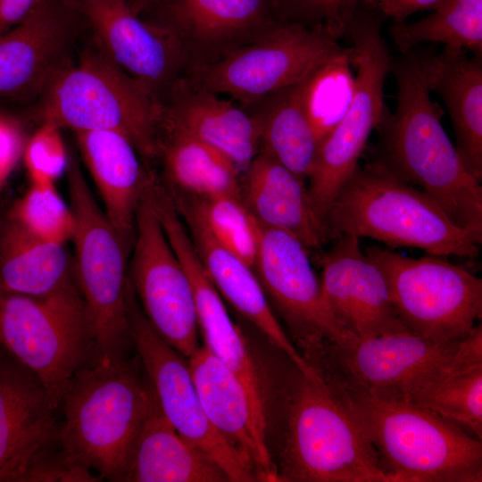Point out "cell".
Here are the masks:
<instances>
[{"label": "cell", "mask_w": 482, "mask_h": 482, "mask_svg": "<svg viewBox=\"0 0 482 482\" xmlns=\"http://www.w3.org/2000/svg\"><path fill=\"white\" fill-rule=\"evenodd\" d=\"M325 381L374 448L388 482L482 481V441L454 423L411 402Z\"/></svg>", "instance_id": "cell-1"}, {"label": "cell", "mask_w": 482, "mask_h": 482, "mask_svg": "<svg viewBox=\"0 0 482 482\" xmlns=\"http://www.w3.org/2000/svg\"><path fill=\"white\" fill-rule=\"evenodd\" d=\"M137 360L96 362L80 368L62 397V452L103 480L125 482L153 387Z\"/></svg>", "instance_id": "cell-2"}, {"label": "cell", "mask_w": 482, "mask_h": 482, "mask_svg": "<svg viewBox=\"0 0 482 482\" xmlns=\"http://www.w3.org/2000/svg\"><path fill=\"white\" fill-rule=\"evenodd\" d=\"M293 371L281 402L280 481L388 482L374 448L320 372Z\"/></svg>", "instance_id": "cell-3"}, {"label": "cell", "mask_w": 482, "mask_h": 482, "mask_svg": "<svg viewBox=\"0 0 482 482\" xmlns=\"http://www.w3.org/2000/svg\"><path fill=\"white\" fill-rule=\"evenodd\" d=\"M335 239L341 234L378 240L390 249L473 259L479 244L454 226L421 189L378 165L357 166L331 203L323 220Z\"/></svg>", "instance_id": "cell-4"}, {"label": "cell", "mask_w": 482, "mask_h": 482, "mask_svg": "<svg viewBox=\"0 0 482 482\" xmlns=\"http://www.w3.org/2000/svg\"><path fill=\"white\" fill-rule=\"evenodd\" d=\"M41 92V123L76 131H114L127 137L151 167L157 160L160 103L127 75L93 37Z\"/></svg>", "instance_id": "cell-5"}, {"label": "cell", "mask_w": 482, "mask_h": 482, "mask_svg": "<svg viewBox=\"0 0 482 482\" xmlns=\"http://www.w3.org/2000/svg\"><path fill=\"white\" fill-rule=\"evenodd\" d=\"M386 20L378 0H361L345 36L352 43L350 58L356 69L352 99L340 121L319 143L307 177L310 199L321 221L359 165L386 104L384 85L391 55L381 29Z\"/></svg>", "instance_id": "cell-6"}, {"label": "cell", "mask_w": 482, "mask_h": 482, "mask_svg": "<svg viewBox=\"0 0 482 482\" xmlns=\"http://www.w3.org/2000/svg\"><path fill=\"white\" fill-rule=\"evenodd\" d=\"M70 207L75 219V278L93 341L95 362L127 358L131 337L126 291L131 251L108 220L72 158L68 165Z\"/></svg>", "instance_id": "cell-7"}, {"label": "cell", "mask_w": 482, "mask_h": 482, "mask_svg": "<svg viewBox=\"0 0 482 482\" xmlns=\"http://www.w3.org/2000/svg\"><path fill=\"white\" fill-rule=\"evenodd\" d=\"M0 345L38 378L53 407H60L74 374L95 363L75 276L42 296L0 293Z\"/></svg>", "instance_id": "cell-8"}, {"label": "cell", "mask_w": 482, "mask_h": 482, "mask_svg": "<svg viewBox=\"0 0 482 482\" xmlns=\"http://www.w3.org/2000/svg\"><path fill=\"white\" fill-rule=\"evenodd\" d=\"M364 252L383 272L397 316L409 331L447 344L464 339L482 316V279L445 256L406 257L388 248Z\"/></svg>", "instance_id": "cell-9"}, {"label": "cell", "mask_w": 482, "mask_h": 482, "mask_svg": "<svg viewBox=\"0 0 482 482\" xmlns=\"http://www.w3.org/2000/svg\"><path fill=\"white\" fill-rule=\"evenodd\" d=\"M345 49L320 27L277 22L257 38L183 76L247 107L297 84Z\"/></svg>", "instance_id": "cell-10"}, {"label": "cell", "mask_w": 482, "mask_h": 482, "mask_svg": "<svg viewBox=\"0 0 482 482\" xmlns=\"http://www.w3.org/2000/svg\"><path fill=\"white\" fill-rule=\"evenodd\" d=\"M129 333L160 408L172 427L212 459L232 482L257 481L252 467L214 428L202 406L187 358L154 329L128 280Z\"/></svg>", "instance_id": "cell-11"}, {"label": "cell", "mask_w": 482, "mask_h": 482, "mask_svg": "<svg viewBox=\"0 0 482 482\" xmlns=\"http://www.w3.org/2000/svg\"><path fill=\"white\" fill-rule=\"evenodd\" d=\"M149 187L137 211L128 277L154 329L189 358L200 346L194 292L154 209Z\"/></svg>", "instance_id": "cell-12"}, {"label": "cell", "mask_w": 482, "mask_h": 482, "mask_svg": "<svg viewBox=\"0 0 482 482\" xmlns=\"http://www.w3.org/2000/svg\"><path fill=\"white\" fill-rule=\"evenodd\" d=\"M459 341L438 344L404 329L321 341L303 349L302 354L328 381L378 398L405 401L413 383Z\"/></svg>", "instance_id": "cell-13"}, {"label": "cell", "mask_w": 482, "mask_h": 482, "mask_svg": "<svg viewBox=\"0 0 482 482\" xmlns=\"http://www.w3.org/2000/svg\"><path fill=\"white\" fill-rule=\"evenodd\" d=\"M260 226L253 269L269 302L274 304L298 345L303 349L321 341L355 338L328 311L321 280L306 246L286 230Z\"/></svg>", "instance_id": "cell-14"}, {"label": "cell", "mask_w": 482, "mask_h": 482, "mask_svg": "<svg viewBox=\"0 0 482 482\" xmlns=\"http://www.w3.org/2000/svg\"><path fill=\"white\" fill-rule=\"evenodd\" d=\"M54 411L38 378L5 351L0 357V482H44L61 450Z\"/></svg>", "instance_id": "cell-15"}, {"label": "cell", "mask_w": 482, "mask_h": 482, "mask_svg": "<svg viewBox=\"0 0 482 482\" xmlns=\"http://www.w3.org/2000/svg\"><path fill=\"white\" fill-rule=\"evenodd\" d=\"M139 16L177 40L184 73L218 60L278 22L270 0H152Z\"/></svg>", "instance_id": "cell-16"}, {"label": "cell", "mask_w": 482, "mask_h": 482, "mask_svg": "<svg viewBox=\"0 0 482 482\" xmlns=\"http://www.w3.org/2000/svg\"><path fill=\"white\" fill-rule=\"evenodd\" d=\"M68 1L111 60L162 104L185 71L177 40L135 14L127 0Z\"/></svg>", "instance_id": "cell-17"}, {"label": "cell", "mask_w": 482, "mask_h": 482, "mask_svg": "<svg viewBox=\"0 0 482 482\" xmlns=\"http://www.w3.org/2000/svg\"><path fill=\"white\" fill-rule=\"evenodd\" d=\"M359 239L341 234L321 253L320 280L328 311L342 328L358 338L406 329L383 272L362 249Z\"/></svg>", "instance_id": "cell-18"}, {"label": "cell", "mask_w": 482, "mask_h": 482, "mask_svg": "<svg viewBox=\"0 0 482 482\" xmlns=\"http://www.w3.org/2000/svg\"><path fill=\"white\" fill-rule=\"evenodd\" d=\"M155 212L190 279L204 345L240 378L259 411L267 416V380L241 330L231 320L221 295L208 278L186 225L168 199L160 200Z\"/></svg>", "instance_id": "cell-19"}, {"label": "cell", "mask_w": 482, "mask_h": 482, "mask_svg": "<svg viewBox=\"0 0 482 482\" xmlns=\"http://www.w3.org/2000/svg\"><path fill=\"white\" fill-rule=\"evenodd\" d=\"M82 17L68 0H44L21 24L0 35V96L40 93L70 60Z\"/></svg>", "instance_id": "cell-20"}, {"label": "cell", "mask_w": 482, "mask_h": 482, "mask_svg": "<svg viewBox=\"0 0 482 482\" xmlns=\"http://www.w3.org/2000/svg\"><path fill=\"white\" fill-rule=\"evenodd\" d=\"M204 411L253 470L257 481H280L267 440V416L240 378L203 345L187 358Z\"/></svg>", "instance_id": "cell-21"}, {"label": "cell", "mask_w": 482, "mask_h": 482, "mask_svg": "<svg viewBox=\"0 0 482 482\" xmlns=\"http://www.w3.org/2000/svg\"><path fill=\"white\" fill-rule=\"evenodd\" d=\"M159 126L179 130L216 148L245 171L261 147V125L232 100L182 76L161 104Z\"/></svg>", "instance_id": "cell-22"}, {"label": "cell", "mask_w": 482, "mask_h": 482, "mask_svg": "<svg viewBox=\"0 0 482 482\" xmlns=\"http://www.w3.org/2000/svg\"><path fill=\"white\" fill-rule=\"evenodd\" d=\"M170 199L187 227L208 278L221 297L250 320L299 370L313 371L314 368L278 322L253 267L222 247L187 202Z\"/></svg>", "instance_id": "cell-23"}, {"label": "cell", "mask_w": 482, "mask_h": 482, "mask_svg": "<svg viewBox=\"0 0 482 482\" xmlns=\"http://www.w3.org/2000/svg\"><path fill=\"white\" fill-rule=\"evenodd\" d=\"M77 142L104 204V213L132 248L139 204L155 179L132 143L118 132L76 131Z\"/></svg>", "instance_id": "cell-24"}, {"label": "cell", "mask_w": 482, "mask_h": 482, "mask_svg": "<svg viewBox=\"0 0 482 482\" xmlns=\"http://www.w3.org/2000/svg\"><path fill=\"white\" fill-rule=\"evenodd\" d=\"M405 401L432 411L482 441V326L431 365Z\"/></svg>", "instance_id": "cell-25"}, {"label": "cell", "mask_w": 482, "mask_h": 482, "mask_svg": "<svg viewBox=\"0 0 482 482\" xmlns=\"http://www.w3.org/2000/svg\"><path fill=\"white\" fill-rule=\"evenodd\" d=\"M242 198L257 221L286 230L309 251L321 252L334 240L316 215L306 182L260 149L245 170Z\"/></svg>", "instance_id": "cell-26"}, {"label": "cell", "mask_w": 482, "mask_h": 482, "mask_svg": "<svg viewBox=\"0 0 482 482\" xmlns=\"http://www.w3.org/2000/svg\"><path fill=\"white\" fill-rule=\"evenodd\" d=\"M430 92L436 93L453 122L455 148L468 171L482 181V57L445 46L427 64Z\"/></svg>", "instance_id": "cell-27"}, {"label": "cell", "mask_w": 482, "mask_h": 482, "mask_svg": "<svg viewBox=\"0 0 482 482\" xmlns=\"http://www.w3.org/2000/svg\"><path fill=\"white\" fill-rule=\"evenodd\" d=\"M224 481V471L167 420L154 392L125 482Z\"/></svg>", "instance_id": "cell-28"}, {"label": "cell", "mask_w": 482, "mask_h": 482, "mask_svg": "<svg viewBox=\"0 0 482 482\" xmlns=\"http://www.w3.org/2000/svg\"><path fill=\"white\" fill-rule=\"evenodd\" d=\"M160 184L169 195H241V170L227 155L179 130L159 126Z\"/></svg>", "instance_id": "cell-29"}, {"label": "cell", "mask_w": 482, "mask_h": 482, "mask_svg": "<svg viewBox=\"0 0 482 482\" xmlns=\"http://www.w3.org/2000/svg\"><path fill=\"white\" fill-rule=\"evenodd\" d=\"M74 276L64 245L37 237L9 212L0 216V293L42 296Z\"/></svg>", "instance_id": "cell-30"}, {"label": "cell", "mask_w": 482, "mask_h": 482, "mask_svg": "<svg viewBox=\"0 0 482 482\" xmlns=\"http://www.w3.org/2000/svg\"><path fill=\"white\" fill-rule=\"evenodd\" d=\"M300 82L243 108L260 122V149L306 182L319 141L303 106Z\"/></svg>", "instance_id": "cell-31"}, {"label": "cell", "mask_w": 482, "mask_h": 482, "mask_svg": "<svg viewBox=\"0 0 482 482\" xmlns=\"http://www.w3.org/2000/svg\"><path fill=\"white\" fill-rule=\"evenodd\" d=\"M386 31L400 53L428 43L482 57V0H451L416 21L392 22Z\"/></svg>", "instance_id": "cell-32"}, {"label": "cell", "mask_w": 482, "mask_h": 482, "mask_svg": "<svg viewBox=\"0 0 482 482\" xmlns=\"http://www.w3.org/2000/svg\"><path fill=\"white\" fill-rule=\"evenodd\" d=\"M351 47L333 55L300 82L303 106L319 143L336 127L351 102L354 76Z\"/></svg>", "instance_id": "cell-33"}, {"label": "cell", "mask_w": 482, "mask_h": 482, "mask_svg": "<svg viewBox=\"0 0 482 482\" xmlns=\"http://www.w3.org/2000/svg\"><path fill=\"white\" fill-rule=\"evenodd\" d=\"M169 196L187 202L222 247L253 266L259 249L261 226L241 195Z\"/></svg>", "instance_id": "cell-34"}, {"label": "cell", "mask_w": 482, "mask_h": 482, "mask_svg": "<svg viewBox=\"0 0 482 482\" xmlns=\"http://www.w3.org/2000/svg\"><path fill=\"white\" fill-rule=\"evenodd\" d=\"M37 237L56 244L72 239L75 219L70 206L58 194L54 183L31 182L8 212Z\"/></svg>", "instance_id": "cell-35"}, {"label": "cell", "mask_w": 482, "mask_h": 482, "mask_svg": "<svg viewBox=\"0 0 482 482\" xmlns=\"http://www.w3.org/2000/svg\"><path fill=\"white\" fill-rule=\"evenodd\" d=\"M361 0H270L278 22L321 28L337 41L345 37Z\"/></svg>", "instance_id": "cell-36"}, {"label": "cell", "mask_w": 482, "mask_h": 482, "mask_svg": "<svg viewBox=\"0 0 482 482\" xmlns=\"http://www.w3.org/2000/svg\"><path fill=\"white\" fill-rule=\"evenodd\" d=\"M24 162L31 182L54 181L68 167L60 128L43 122L25 144Z\"/></svg>", "instance_id": "cell-37"}, {"label": "cell", "mask_w": 482, "mask_h": 482, "mask_svg": "<svg viewBox=\"0 0 482 482\" xmlns=\"http://www.w3.org/2000/svg\"><path fill=\"white\" fill-rule=\"evenodd\" d=\"M25 142L20 127L0 117V192L23 155Z\"/></svg>", "instance_id": "cell-38"}, {"label": "cell", "mask_w": 482, "mask_h": 482, "mask_svg": "<svg viewBox=\"0 0 482 482\" xmlns=\"http://www.w3.org/2000/svg\"><path fill=\"white\" fill-rule=\"evenodd\" d=\"M451 0H378L382 12L392 22L401 23L413 13L436 11Z\"/></svg>", "instance_id": "cell-39"}, {"label": "cell", "mask_w": 482, "mask_h": 482, "mask_svg": "<svg viewBox=\"0 0 482 482\" xmlns=\"http://www.w3.org/2000/svg\"><path fill=\"white\" fill-rule=\"evenodd\" d=\"M44 0H0V35L24 21Z\"/></svg>", "instance_id": "cell-40"}, {"label": "cell", "mask_w": 482, "mask_h": 482, "mask_svg": "<svg viewBox=\"0 0 482 482\" xmlns=\"http://www.w3.org/2000/svg\"><path fill=\"white\" fill-rule=\"evenodd\" d=\"M151 2L152 0H127L129 7L137 15H140Z\"/></svg>", "instance_id": "cell-41"}, {"label": "cell", "mask_w": 482, "mask_h": 482, "mask_svg": "<svg viewBox=\"0 0 482 482\" xmlns=\"http://www.w3.org/2000/svg\"><path fill=\"white\" fill-rule=\"evenodd\" d=\"M5 350L0 345V357L4 354Z\"/></svg>", "instance_id": "cell-42"}]
</instances>
